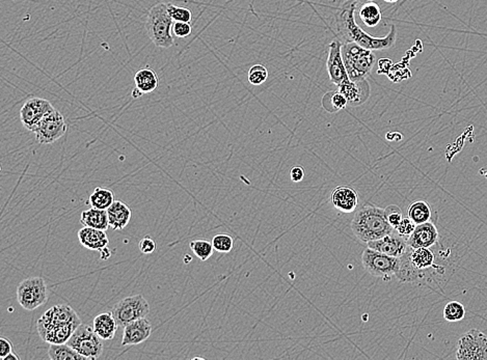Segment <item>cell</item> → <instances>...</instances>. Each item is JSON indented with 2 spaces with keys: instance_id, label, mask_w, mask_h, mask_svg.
Returning <instances> with one entry per match:
<instances>
[{
  "instance_id": "cell-1",
  "label": "cell",
  "mask_w": 487,
  "mask_h": 360,
  "mask_svg": "<svg viewBox=\"0 0 487 360\" xmlns=\"http://www.w3.org/2000/svg\"><path fill=\"white\" fill-rule=\"evenodd\" d=\"M356 10V4L354 2L347 1L338 12V31L345 42H354L372 51L394 47L397 40V29L395 25L390 26V33L386 37H372L356 24V17H354Z\"/></svg>"
},
{
  "instance_id": "cell-2",
  "label": "cell",
  "mask_w": 487,
  "mask_h": 360,
  "mask_svg": "<svg viewBox=\"0 0 487 360\" xmlns=\"http://www.w3.org/2000/svg\"><path fill=\"white\" fill-rule=\"evenodd\" d=\"M81 324V318L70 305H54L40 318L37 329L46 343L64 344Z\"/></svg>"
},
{
  "instance_id": "cell-3",
  "label": "cell",
  "mask_w": 487,
  "mask_h": 360,
  "mask_svg": "<svg viewBox=\"0 0 487 360\" xmlns=\"http://www.w3.org/2000/svg\"><path fill=\"white\" fill-rule=\"evenodd\" d=\"M352 231L358 240L368 243L381 239L395 231L386 216L385 209L366 204L354 215Z\"/></svg>"
},
{
  "instance_id": "cell-4",
  "label": "cell",
  "mask_w": 487,
  "mask_h": 360,
  "mask_svg": "<svg viewBox=\"0 0 487 360\" xmlns=\"http://www.w3.org/2000/svg\"><path fill=\"white\" fill-rule=\"evenodd\" d=\"M342 58L352 81L367 79L377 64L372 50L366 49L354 42L342 43Z\"/></svg>"
},
{
  "instance_id": "cell-5",
  "label": "cell",
  "mask_w": 487,
  "mask_h": 360,
  "mask_svg": "<svg viewBox=\"0 0 487 360\" xmlns=\"http://www.w3.org/2000/svg\"><path fill=\"white\" fill-rule=\"evenodd\" d=\"M173 24L167 3L159 2L150 8L147 16L146 31L155 46L167 49L174 45Z\"/></svg>"
},
{
  "instance_id": "cell-6",
  "label": "cell",
  "mask_w": 487,
  "mask_h": 360,
  "mask_svg": "<svg viewBox=\"0 0 487 360\" xmlns=\"http://www.w3.org/2000/svg\"><path fill=\"white\" fill-rule=\"evenodd\" d=\"M17 299L25 311H35L48 300L47 286L42 277H29L17 288Z\"/></svg>"
},
{
  "instance_id": "cell-7",
  "label": "cell",
  "mask_w": 487,
  "mask_h": 360,
  "mask_svg": "<svg viewBox=\"0 0 487 360\" xmlns=\"http://www.w3.org/2000/svg\"><path fill=\"white\" fill-rule=\"evenodd\" d=\"M101 340L93 327L81 323L67 343L85 359H97L103 352Z\"/></svg>"
},
{
  "instance_id": "cell-8",
  "label": "cell",
  "mask_w": 487,
  "mask_h": 360,
  "mask_svg": "<svg viewBox=\"0 0 487 360\" xmlns=\"http://www.w3.org/2000/svg\"><path fill=\"white\" fill-rule=\"evenodd\" d=\"M119 327H125L131 322L146 318L150 313V305L142 295L126 297L111 309Z\"/></svg>"
},
{
  "instance_id": "cell-9",
  "label": "cell",
  "mask_w": 487,
  "mask_h": 360,
  "mask_svg": "<svg viewBox=\"0 0 487 360\" xmlns=\"http://www.w3.org/2000/svg\"><path fill=\"white\" fill-rule=\"evenodd\" d=\"M362 264L371 275L390 280L398 271L400 257H390L368 247L363 252Z\"/></svg>"
},
{
  "instance_id": "cell-10",
  "label": "cell",
  "mask_w": 487,
  "mask_h": 360,
  "mask_svg": "<svg viewBox=\"0 0 487 360\" xmlns=\"http://www.w3.org/2000/svg\"><path fill=\"white\" fill-rule=\"evenodd\" d=\"M459 360H487V336L479 330L472 329L457 343Z\"/></svg>"
},
{
  "instance_id": "cell-11",
  "label": "cell",
  "mask_w": 487,
  "mask_h": 360,
  "mask_svg": "<svg viewBox=\"0 0 487 360\" xmlns=\"http://www.w3.org/2000/svg\"><path fill=\"white\" fill-rule=\"evenodd\" d=\"M68 131V123L58 110H54L37 126L33 133L41 144H51L62 138Z\"/></svg>"
},
{
  "instance_id": "cell-12",
  "label": "cell",
  "mask_w": 487,
  "mask_h": 360,
  "mask_svg": "<svg viewBox=\"0 0 487 360\" xmlns=\"http://www.w3.org/2000/svg\"><path fill=\"white\" fill-rule=\"evenodd\" d=\"M56 108L48 100L42 98H31L25 101L20 110V120L23 127L33 132L46 116Z\"/></svg>"
},
{
  "instance_id": "cell-13",
  "label": "cell",
  "mask_w": 487,
  "mask_h": 360,
  "mask_svg": "<svg viewBox=\"0 0 487 360\" xmlns=\"http://www.w3.org/2000/svg\"><path fill=\"white\" fill-rule=\"evenodd\" d=\"M327 68L329 79L337 87L349 80L350 78L342 58V42L340 40L335 39L329 44Z\"/></svg>"
},
{
  "instance_id": "cell-14",
  "label": "cell",
  "mask_w": 487,
  "mask_h": 360,
  "mask_svg": "<svg viewBox=\"0 0 487 360\" xmlns=\"http://www.w3.org/2000/svg\"><path fill=\"white\" fill-rule=\"evenodd\" d=\"M367 244H368L369 248L381 251V252L395 257H401L404 255L409 247L407 244V239L399 235L396 231L392 232L389 235L385 236L381 239L370 241Z\"/></svg>"
},
{
  "instance_id": "cell-15",
  "label": "cell",
  "mask_w": 487,
  "mask_h": 360,
  "mask_svg": "<svg viewBox=\"0 0 487 360\" xmlns=\"http://www.w3.org/2000/svg\"><path fill=\"white\" fill-rule=\"evenodd\" d=\"M152 334L150 322L142 318L131 322L124 327L122 346H135L146 342Z\"/></svg>"
},
{
  "instance_id": "cell-16",
  "label": "cell",
  "mask_w": 487,
  "mask_h": 360,
  "mask_svg": "<svg viewBox=\"0 0 487 360\" xmlns=\"http://www.w3.org/2000/svg\"><path fill=\"white\" fill-rule=\"evenodd\" d=\"M338 87H339L338 91L345 96L349 106L362 105L370 97V85L367 79L358 81H352L349 79Z\"/></svg>"
},
{
  "instance_id": "cell-17",
  "label": "cell",
  "mask_w": 487,
  "mask_h": 360,
  "mask_svg": "<svg viewBox=\"0 0 487 360\" xmlns=\"http://www.w3.org/2000/svg\"><path fill=\"white\" fill-rule=\"evenodd\" d=\"M438 231L434 223H428L418 225L413 233L407 238V244L411 248L417 249L421 247L431 248L438 241Z\"/></svg>"
},
{
  "instance_id": "cell-18",
  "label": "cell",
  "mask_w": 487,
  "mask_h": 360,
  "mask_svg": "<svg viewBox=\"0 0 487 360\" xmlns=\"http://www.w3.org/2000/svg\"><path fill=\"white\" fill-rule=\"evenodd\" d=\"M331 203L333 207L343 213H352L358 208V191L352 186L341 185L331 192Z\"/></svg>"
},
{
  "instance_id": "cell-19",
  "label": "cell",
  "mask_w": 487,
  "mask_h": 360,
  "mask_svg": "<svg viewBox=\"0 0 487 360\" xmlns=\"http://www.w3.org/2000/svg\"><path fill=\"white\" fill-rule=\"evenodd\" d=\"M79 239L81 244L85 248L94 251H103L109 245L108 236L102 230L85 227L79 230Z\"/></svg>"
},
{
  "instance_id": "cell-20",
  "label": "cell",
  "mask_w": 487,
  "mask_h": 360,
  "mask_svg": "<svg viewBox=\"0 0 487 360\" xmlns=\"http://www.w3.org/2000/svg\"><path fill=\"white\" fill-rule=\"evenodd\" d=\"M109 227L115 231H122L131 221L132 211L130 207L122 200H115L107 209Z\"/></svg>"
},
{
  "instance_id": "cell-21",
  "label": "cell",
  "mask_w": 487,
  "mask_h": 360,
  "mask_svg": "<svg viewBox=\"0 0 487 360\" xmlns=\"http://www.w3.org/2000/svg\"><path fill=\"white\" fill-rule=\"evenodd\" d=\"M113 311L99 314L93 322V328L99 338L104 341L113 340L119 328Z\"/></svg>"
},
{
  "instance_id": "cell-22",
  "label": "cell",
  "mask_w": 487,
  "mask_h": 360,
  "mask_svg": "<svg viewBox=\"0 0 487 360\" xmlns=\"http://www.w3.org/2000/svg\"><path fill=\"white\" fill-rule=\"evenodd\" d=\"M134 83L136 89H140L144 95L152 93L158 87V75L150 67L142 68L134 75Z\"/></svg>"
},
{
  "instance_id": "cell-23",
  "label": "cell",
  "mask_w": 487,
  "mask_h": 360,
  "mask_svg": "<svg viewBox=\"0 0 487 360\" xmlns=\"http://www.w3.org/2000/svg\"><path fill=\"white\" fill-rule=\"evenodd\" d=\"M81 223L83 227L93 228V229L106 231L109 227L108 215L107 210L91 208L81 213Z\"/></svg>"
},
{
  "instance_id": "cell-24",
  "label": "cell",
  "mask_w": 487,
  "mask_h": 360,
  "mask_svg": "<svg viewBox=\"0 0 487 360\" xmlns=\"http://www.w3.org/2000/svg\"><path fill=\"white\" fill-rule=\"evenodd\" d=\"M361 20L367 27H377L383 20L381 8L375 2H367L362 4L358 10Z\"/></svg>"
},
{
  "instance_id": "cell-25",
  "label": "cell",
  "mask_w": 487,
  "mask_h": 360,
  "mask_svg": "<svg viewBox=\"0 0 487 360\" xmlns=\"http://www.w3.org/2000/svg\"><path fill=\"white\" fill-rule=\"evenodd\" d=\"M431 214V207L425 200H415L411 203L407 210L409 218L417 225L430 221Z\"/></svg>"
},
{
  "instance_id": "cell-26",
  "label": "cell",
  "mask_w": 487,
  "mask_h": 360,
  "mask_svg": "<svg viewBox=\"0 0 487 360\" xmlns=\"http://www.w3.org/2000/svg\"><path fill=\"white\" fill-rule=\"evenodd\" d=\"M48 357L52 360H85V357L79 354L68 343L50 344Z\"/></svg>"
},
{
  "instance_id": "cell-27",
  "label": "cell",
  "mask_w": 487,
  "mask_h": 360,
  "mask_svg": "<svg viewBox=\"0 0 487 360\" xmlns=\"http://www.w3.org/2000/svg\"><path fill=\"white\" fill-rule=\"evenodd\" d=\"M115 203V194L108 188L98 187L92 192L89 204L92 208L107 210Z\"/></svg>"
},
{
  "instance_id": "cell-28",
  "label": "cell",
  "mask_w": 487,
  "mask_h": 360,
  "mask_svg": "<svg viewBox=\"0 0 487 360\" xmlns=\"http://www.w3.org/2000/svg\"><path fill=\"white\" fill-rule=\"evenodd\" d=\"M322 105L329 112H337L345 110L348 102L341 92H331L323 97Z\"/></svg>"
},
{
  "instance_id": "cell-29",
  "label": "cell",
  "mask_w": 487,
  "mask_h": 360,
  "mask_svg": "<svg viewBox=\"0 0 487 360\" xmlns=\"http://www.w3.org/2000/svg\"><path fill=\"white\" fill-rule=\"evenodd\" d=\"M190 249L195 253L197 259L201 262L207 261L212 255H213L214 249L212 242L207 240H195L192 241L190 244Z\"/></svg>"
},
{
  "instance_id": "cell-30",
  "label": "cell",
  "mask_w": 487,
  "mask_h": 360,
  "mask_svg": "<svg viewBox=\"0 0 487 360\" xmlns=\"http://www.w3.org/2000/svg\"><path fill=\"white\" fill-rule=\"evenodd\" d=\"M465 309L459 301H450L444 309V318L448 322H459L465 319Z\"/></svg>"
},
{
  "instance_id": "cell-31",
  "label": "cell",
  "mask_w": 487,
  "mask_h": 360,
  "mask_svg": "<svg viewBox=\"0 0 487 360\" xmlns=\"http://www.w3.org/2000/svg\"><path fill=\"white\" fill-rule=\"evenodd\" d=\"M170 16L173 19L174 22H188L190 23L194 19V14L190 8L177 6L173 3H167Z\"/></svg>"
},
{
  "instance_id": "cell-32",
  "label": "cell",
  "mask_w": 487,
  "mask_h": 360,
  "mask_svg": "<svg viewBox=\"0 0 487 360\" xmlns=\"http://www.w3.org/2000/svg\"><path fill=\"white\" fill-rule=\"evenodd\" d=\"M267 78L268 70L262 65H255V66L251 67L249 70V74H247L249 83L255 87L263 85Z\"/></svg>"
},
{
  "instance_id": "cell-33",
  "label": "cell",
  "mask_w": 487,
  "mask_h": 360,
  "mask_svg": "<svg viewBox=\"0 0 487 360\" xmlns=\"http://www.w3.org/2000/svg\"><path fill=\"white\" fill-rule=\"evenodd\" d=\"M214 249L218 252L229 253L234 247V240L228 234H218L212 239Z\"/></svg>"
},
{
  "instance_id": "cell-34",
  "label": "cell",
  "mask_w": 487,
  "mask_h": 360,
  "mask_svg": "<svg viewBox=\"0 0 487 360\" xmlns=\"http://www.w3.org/2000/svg\"><path fill=\"white\" fill-rule=\"evenodd\" d=\"M386 216H387L388 221L390 225H392L394 229L398 227L399 223L403 219L402 211L396 205H390V206L387 207L385 209Z\"/></svg>"
},
{
  "instance_id": "cell-35",
  "label": "cell",
  "mask_w": 487,
  "mask_h": 360,
  "mask_svg": "<svg viewBox=\"0 0 487 360\" xmlns=\"http://www.w3.org/2000/svg\"><path fill=\"white\" fill-rule=\"evenodd\" d=\"M415 227H417V225H415V223H413V221H411L409 217H405V218L403 217L402 221H401V223H399L398 227L395 229V231H396L399 235L402 236V237H404L405 239H407V238H408L409 236L413 233Z\"/></svg>"
},
{
  "instance_id": "cell-36",
  "label": "cell",
  "mask_w": 487,
  "mask_h": 360,
  "mask_svg": "<svg viewBox=\"0 0 487 360\" xmlns=\"http://www.w3.org/2000/svg\"><path fill=\"white\" fill-rule=\"evenodd\" d=\"M192 33V26L188 22H174L173 35L179 39H185Z\"/></svg>"
},
{
  "instance_id": "cell-37",
  "label": "cell",
  "mask_w": 487,
  "mask_h": 360,
  "mask_svg": "<svg viewBox=\"0 0 487 360\" xmlns=\"http://www.w3.org/2000/svg\"><path fill=\"white\" fill-rule=\"evenodd\" d=\"M138 248L144 255H151L156 249V242L150 236H146L138 243Z\"/></svg>"
},
{
  "instance_id": "cell-38",
  "label": "cell",
  "mask_w": 487,
  "mask_h": 360,
  "mask_svg": "<svg viewBox=\"0 0 487 360\" xmlns=\"http://www.w3.org/2000/svg\"><path fill=\"white\" fill-rule=\"evenodd\" d=\"M13 352V345L8 338H0V359H3Z\"/></svg>"
},
{
  "instance_id": "cell-39",
  "label": "cell",
  "mask_w": 487,
  "mask_h": 360,
  "mask_svg": "<svg viewBox=\"0 0 487 360\" xmlns=\"http://www.w3.org/2000/svg\"><path fill=\"white\" fill-rule=\"evenodd\" d=\"M291 181L299 183L304 178V169L302 166H293L290 171Z\"/></svg>"
},
{
  "instance_id": "cell-40",
  "label": "cell",
  "mask_w": 487,
  "mask_h": 360,
  "mask_svg": "<svg viewBox=\"0 0 487 360\" xmlns=\"http://www.w3.org/2000/svg\"><path fill=\"white\" fill-rule=\"evenodd\" d=\"M386 138L390 140V142H400L403 136L402 134L398 133V132H389V133H387V135H386Z\"/></svg>"
},
{
  "instance_id": "cell-41",
  "label": "cell",
  "mask_w": 487,
  "mask_h": 360,
  "mask_svg": "<svg viewBox=\"0 0 487 360\" xmlns=\"http://www.w3.org/2000/svg\"><path fill=\"white\" fill-rule=\"evenodd\" d=\"M2 360H20V357L18 355L15 354L14 352L10 353L8 357H4Z\"/></svg>"
},
{
  "instance_id": "cell-42",
  "label": "cell",
  "mask_w": 487,
  "mask_h": 360,
  "mask_svg": "<svg viewBox=\"0 0 487 360\" xmlns=\"http://www.w3.org/2000/svg\"><path fill=\"white\" fill-rule=\"evenodd\" d=\"M142 95H144V94H142V92L140 91V89H136V87H134L133 91H132V97L140 98L142 97Z\"/></svg>"
},
{
  "instance_id": "cell-43",
  "label": "cell",
  "mask_w": 487,
  "mask_h": 360,
  "mask_svg": "<svg viewBox=\"0 0 487 360\" xmlns=\"http://www.w3.org/2000/svg\"><path fill=\"white\" fill-rule=\"evenodd\" d=\"M347 1L354 2V3L358 6V4H365L367 3V2L373 1V0H347Z\"/></svg>"
},
{
  "instance_id": "cell-44",
  "label": "cell",
  "mask_w": 487,
  "mask_h": 360,
  "mask_svg": "<svg viewBox=\"0 0 487 360\" xmlns=\"http://www.w3.org/2000/svg\"><path fill=\"white\" fill-rule=\"evenodd\" d=\"M386 2H389V3H395V2L398 1V0H385Z\"/></svg>"
}]
</instances>
